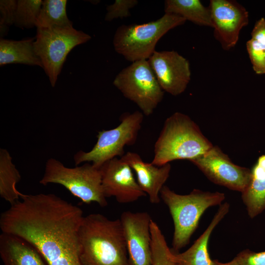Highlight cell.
<instances>
[{
    "mask_svg": "<svg viewBox=\"0 0 265 265\" xmlns=\"http://www.w3.org/2000/svg\"><path fill=\"white\" fill-rule=\"evenodd\" d=\"M21 198L1 213L2 232L28 241L48 265H83L79 238L82 210L51 193L23 194Z\"/></svg>",
    "mask_w": 265,
    "mask_h": 265,
    "instance_id": "obj_1",
    "label": "cell"
},
{
    "mask_svg": "<svg viewBox=\"0 0 265 265\" xmlns=\"http://www.w3.org/2000/svg\"><path fill=\"white\" fill-rule=\"evenodd\" d=\"M79 238L83 265H132L120 219L100 213L84 216Z\"/></svg>",
    "mask_w": 265,
    "mask_h": 265,
    "instance_id": "obj_2",
    "label": "cell"
},
{
    "mask_svg": "<svg viewBox=\"0 0 265 265\" xmlns=\"http://www.w3.org/2000/svg\"><path fill=\"white\" fill-rule=\"evenodd\" d=\"M213 145L188 115L176 112L167 117L155 143L151 163L160 166L179 159L191 160Z\"/></svg>",
    "mask_w": 265,
    "mask_h": 265,
    "instance_id": "obj_3",
    "label": "cell"
},
{
    "mask_svg": "<svg viewBox=\"0 0 265 265\" xmlns=\"http://www.w3.org/2000/svg\"><path fill=\"white\" fill-rule=\"evenodd\" d=\"M160 197L168 207L173 219L174 231L172 244L174 252L188 244L206 210L221 205L225 199L224 193L197 189L188 194H179L166 186L161 189Z\"/></svg>",
    "mask_w": 265,
    "mask_h": 265,
    "instance_id": "obj_4",
    "label": "cell"
},
{
    "mask_svg": "<svg viewBox=\"0 0 265 265\" xmlns=\"http://www.w3.org/2000/svg\"><path fill=\"white\" fill-rule=\"evenodd\" d=\"M186 21L178 15L165 13L156 21L142 24L121 25L113 37L114 50L132 62L148 60L156 51L159 40L168 31L183 25Z\"/></svg>",
    "mask_w": 265,
    "mask_h": 265,
    "instance_id": "obj_5",
    "label": "cell"
},
{
    "mask_svg": "<svg viewBox=\"0 0 265 265\" xmlns=\"http://www.w3.org/2000/svg\"><path fill=\"white\" fill-rule=\"evenodd\" d=\"M40 184L53 183L61 185L83 203L96 202L101 207L107 205L102 185L100 168L86 162L81 166L70 168L61 162L50 158L45 164Z\"/></svg>",
    "mask_w": 265,
    "mask_h": 265,
    "instance_id": "obj_6",
    "label": "cell"
},
{
    "mask_svg": "<svg viewBox=\"0 0 265 265\" xmlns=\"http://www.w3.org/2000/svg\"><path fill=\"white\" fill-rule=\"evenodd\" d=\"M144 114L138 110L124 113L116 127L98 132L97 141L88 152L79 151L74 156L76 165L90 162L100 168L107 161L125 154L124 147L132 146L137 140L142 126Z\"/></svg>",
    "mask_w": 265,
    "mask_h": 265,
    "instance_id": "obj_7",
    "label": "cell"
},
{
    "mask_svg": "<svg viewBox=\"0 0 265 265\" xmlns=\"http://www.w3.org/2000/svg\"><path fill=\"white\" fill-rule=\"evenodd\" d=\"M91 36L73 26L37 28L35 52L43 69L54 87L67 55L76 46L90 40Z\"/></svg>",
    "mask_w": 265,
    "mask_h": 265,
    "instance_id": "obj_8",
    "label": "cell"
},
{
    "mask_svg": "<svg viewBox=\"0 0 265 265\" xmlns=\"http://www.w3.org/2000/svg\"><path fill=\"white\" fill-rule=\"evenodd\" d=\"M113 84L146 116L153 113L163 98L164 91L147 60L132 62L123 69L115 77Z\"/></svg>",
    "mask_w": 265,
    "mask_h": 265,
    "instance_id": "obj_9",
    "label": "cell"
},
{
    "mask_svg": "<svg viewBox=\"0 0 265 265\" xmlns=\"http://www.w3.org/2000/svg\"><path fill=\"white\" fill-rule=\"evenodd\" d=\"M213 183L242 193L251 178V170L233 163L217 146L190 160Z\"/></svg>",
    "mask_w": 265,
    "mask_h": 265,
    "instance_id": "obj_10",
    "label": "cell"
},
{
    "mask_svg": "<svg viewBox=\"0 0 265 265\" xmlns=\"http://www.w3.org/2000/svg\"><path fill=\"white\" fill-rule=\"evenodd\" d=\"M214 38L222 49L230 50L238 42L241 29L249 23L246 8L236 0H211L209 6Z\"/></svg>",
    "mask_w": 265,
    "mask_h": 265,
    "instance_id": "obj_11",
    "label": "cell"
},
{
    "mask_svg": "<svg viewBox=\"0 0 265 265\" xmlns=\"http://www.w3.org/2000/svg\"><path fill=\"white\" fill-rule=\"evenodd\" d=\"M164 92L183 93L191 79L188 60L174 51H155L147 60Z\"/></svg>",
    "mask_w": 265,
    "mask_h": 265,
    "instance_id": "obj_12",
    "label": "cell"
},
{
    "mask_svg": "<svg viewBox=\"0 0 265 265\" xmlns=\"http://www.w3.org/2000/svg\"><path fill=\"white\" fill-rule=\"evenodd\" d=\"M102 185L106 197H113L121 204L135 202L145 196L130 166L121 158H115L101 167Z\"/></svg>",
    "mask_w": 265,
    "mask_h": 265,
    "instance_id": "obj_13",
    "label": "cell"
},
{
    "mask_svg": "<svg viewBox=\"0 0 265 265\" xmlns=\"http://www.w3.org/2000/svg\"><path fill=\"white\" fill-rule=\"evenodd\" d=\"M132 265H152V219L145 212H124L120 218Z\"/></svg>",
    "mask_w": 265,
    "mask_h": 265,
    "instance_id": "obj_14",
    "label": "cell"
},
{
    "mask_svg": "<svg viewBox=\"0 0 265 265\" xmlns=\"http://www.w3.org/2000/svg\"><path fill=\"white\" fill-rule=\"evenodd\" d=\"M135 173L137 182L141 189L148 195L152 204L160 201V192L169 178L171 166L170 163L158 166L144 161L136 153L128 152L120 158Z\"/></svg>",
    "mask_w": 265,
    "mask_h": 265,
    "instance_id": "obj_15",
    "label": "cell"
},
{
    "mask_svg": "<svg viewBox=\"0 0 265 265\" xmlns=\"http://www.w3.org/2000/svg\"><path fill=\"white\" fill-rule=\"evenodd\" d=\"M0 256L3 265H48L39 251L24 238L2 232Z\"/></svg>",
    "mask_w": 265,
    "mask_h": 265,
    "instance_id": "obj_16",
    "label": "cell"
},
{
    "mask_svg": "<svg viewBox=\"0 0 265 265\" xmlns=\"http://www.w3.org/2000/svg\"><path fill=\"white\" fill-rule=\"evenodd\" d=\"M230 205H220L212 221L202 234L187 250L178 253L172 251L171 257L176 265H212L208 250L209 241L213 230L229 212Z\"/></svg>",
    "mask_w": 265,
    "mask_h": 265,
    "instance_id": "obj_17",
    "label": "cell"
},
{
    "mask_svg": "<svg viewBox=\"0 0 265 265\" xmlns=\"http://www.w3.org/2000/svg\"><path fill=\"white\" fill-rule=\"evenodd\" d=\"M250 182L241 198L248 215L253 218L265 209V155L259 157L251 170Z\"/></svg>",
    "mask_w": 265,
    "mask_h": 265,
    "instance_id": "obj_18",
    "label": "cell"
},
{
    "mask_svg": "<svg viewBox=\"0 0 265 265\" xmlns=\"http://www.w3.org/2000/svg\"><path fill=\"white\" fill-rule=\"evenodd\" d=\"M35 38L21 40L0 39V65L19 63L37 66L43 68L40 58L36 54L34 47Z\"/></svg>",
    "mask_w": 265,
    "mask_h": 265,
    "instance_id": "obj_19",
    "label": "cell"
},
{
    "mask_svg": "<svg viewBox=\"0 0 265 265\" xmlns=\"http://www.w3.org/2000/svg\"><path fill=\"white\" fill-rule=\"evenodd\" d=\"M164 12L178 15L199 26L212 27L210 9L199 0H166Z\"/></svg>",
    "mask_w": 265,
    "mask_h": 265,
    "instance_id": "obj_20",
    "label": "cell"
},
{
    "mask_svg": "<svg viewBox=\"0 0 265 265\" xmlns=\"http://www.w3.org/2000/svg\"><path fill=\"white\" fill-rule=\"evenodd\" d=\"M20 174L13 163L8 151L0 149V195L12 205L19 200L23 193L16 185L21 180Z\"/></svg>",
    "mask_w": 265,
    "mask_h": 265,
    "instance_id": "obj_21",
    "label": "cell"
},
{
    "mask_svg": "<svg viewBox=\"0 0 265 265\" xmlns=\"http://www.w3.org/2000/svg\"><path fill=\"white\" fill-rule=\"evenodd\" d=\"M66 0H43L36 23V28L73 26L67 15Z\"/></svg>",
    "mask_w": 265,
    "mask_h": 265,
    "instance_id": "obj_22",
    "label": "cell"
},
{
    "mask_svg": "<svg viewBox=\"0 0 265 265\" xmlns=\"http://www.w3.org/2000/svg\"><path fill=\"white\" fill-rule=\"evenodd\" d=\"M246 47L253 69L256 74H265V19L256 21Z\"/></svg>",
    "mask_w": 265,
    "mask_h": 265,
    "instance_id": "obj_23",
    "label": "cell"
},
{
    "mask_svg": "<svg viewBox=\"0 0 265 265\" xmlns=\"http://www.w3.org/2000/svg\"><path fill=\"white\" fill-rule=\"evenodd\" d=\"M152 265H176L172 260V251L169 248L160 228L152 219L150 223Z\"/></svg>",
    "mask_w": 265,
    "mask_h": 265,
    "instance_id": "obj_24",
    "label": "cell"
},
{
    "mask_svg": "<svg viewBox=\"0 0 265 265\" xmlns=\"http://www.w3.org/2000/svg\"><path fill=\"white\" fill-rule=\"evenodd\" d=\"M43 0H18L14 25L21 28L36 27Z\"/></svg>",
    "mask_w": 265,
    "mask_h": 265,
    "instance_id": "obj_25",
    "label": "cell"
},
{
    "mask_svg": "<svg viewBox=\"0 0 265 265\" xmlns=\"http://www.w3.org/2000/svg\"><path fill=\"white\" fill-rule=\"evenodd\" d=\"M15 0H0V35L3 38L7 35L9 27L14 24L17 6Z\"/></svg>",
    "mask_w": 265,
    "mask_h": 265,
    "instance_id": "obj_26",
    "label": "cell"
},
{
    "mask_svg": "<svg viewBox=\"0 0 265 265\" xmlns=\"http://www.w3.org/2000/svg\"><path fill=\"white\" fill-rule=\"evenodd\" d=\"M137 0H116L106 7L105 20L110 22L115 19L127 18L131 15V9L138 3Z\"/></svg>",
    "mask_w": 265,
    "mask_h": 265,
    "instance_id": "obj_27",
    "label": "cell"
},
{
    "mask_svg": "<svg viewBox=\"0 0 265 265\" xmlns=\"http://www.w3.org/2000/svg\"><path fill=\"white\" fill-rule=\"evenodd\" d=\"M234 258L238 265H265V251L256 252L245 249Z\"/></svg>",
    "mask_w": 265,
    "mask_h": 265,
    "instance_id": "obj_28",
    "label": "cell"
},
{
    "mask_svg": "<svg viewBox=\"0 0 265 265\" xmlns=\"http://www.w3.org/2000/svg\"><path fill=\"white\" fill-rule=\"evenodd\" d=\"M212 261V265H238L235 258L231 261L225 263L220 262L217 260H213Z\"/></svg>",
    "mask_w": 265,
    "mask_h": 265,
    "instance_id": "obj_29",
    "label": "cell"
}]
</instances>
